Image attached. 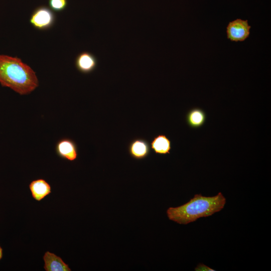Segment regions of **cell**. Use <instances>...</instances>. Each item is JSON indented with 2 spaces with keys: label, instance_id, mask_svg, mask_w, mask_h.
Instances as JSON below:
<instances>
[{
  "label": "cell",
  "instance_id": "1",
  "mask_svg": "<svg viewBox=\"0 0 271 271\" xmlns=\"http://www.w3.org/2000/svg\"><path fill=\"white\" fill-rule=\"evenodd\" d=\"M0 83L20 95L31 93L39 86L35 72L21 59L0 55Z\"/></svg>",
  "mask_w": 271,
  "mask_h": 271
},
{
  "label": "cell",
  "instance_id": "2",
  "mask_svg": "<svg viewBox=\"0 0 271 271\" xmlns=\"http://www.w3.org/2000/svg\"><path fill=\"white\" fill-rule=\"evenodd\" d=\"M225 203L226 199L221 192L212 197L196 194L186 203L169 208L167 214L170 220L180 224H187L221 211Z\"/></svg>",
  "mask_w": 271,
  "mask_h": 271
},
{
  "label": "cell",
  "instance_id": "3",
  "mask_svg": "<svg viewBox=\"0 0 271 271\" xmlns=\"http://www.w3.org/2000/svg\"><path fill=\"white\" fill-rule=\"evenodd\" d=\"M55 19V15L51 9L44 6H40L32 13L30 23L37 30H45L54 25Z\"/></svg>",
  "mask_w": 271,
  "mask_h": 271
},
{
  "label": "cell",
  "instance_id": "4",
  "mask_svg": "<svg viewBox=\"0 0 271 271\" xmlns=\"http://www.w3.org/2000/svg\"><path fill=\"white\" fill-rule=\"evenodd\" d=\"M250 28L247 20L236 19L228 23L226 27L227 38L233 42L244 41L249 37Z\"/></svg>",
  "mask_w": 271,
  "mask_h": 271
},
{
  "label": "cell",
  "instance_id": "5",
  "mask_svg": "<svg viewBox=\"0 0 271 271\" xmlns=\"http://www.w3.org/2000/svg\"><path fill=\"white\" fill-rule=\"evenodd\" d=\"M55 151L59 157L69 161H75L78 156L76 143L68 138H63L58 141L55 146Z\"/></svg>",
  "mask_w": 271,
  "mask_h": 271
},
{
  "label": "cell",
  "instance_id": "6",
  "mask_svg": "<svg viewBox=\"0 0 271 271\" xmlns=\"http://www.w3.org/2000/svg\"><path fill=\"white\" fill-rule=\"evenodd\" d=\"M128 151L132 158L136 160L144 159L150 153V144L144 139L136 138L129 143Z\"/></svg>",
  "mask_w": 271,
  "mask_h": 271
},
{
  "label": "cell",
  "instance_id": "7",
  "mask_svg": "<svg viewBox=\"0 0 271 271\" xmlns=\"http://www.w3.org/2000/svg\"><path fill=\"white\" fill-rule=\"evenodd\" d=\"M97 59L91 53L83 52L80 53L75 60L77 69L84 74L92 72L96 67Z\"/></svg>",
  "mask_w": 271,
  "mask_h": 271
},
{
  "label": "cell",
  "instance_id": "8",
  "mask_svg": "<svg viewBox=\"0 0 271 271\" xmlns=\"http://www.w3.org/2000/svg\"><path fill=\"white\" fill-rule=\"evenodd\" d=\"M44 268L46 271H71V269L62 259L55 254L46 251L43 257Z\"/></svg>",
  "mask_w": 271,
  "mask_h": 271
},
{
  "label": "cell",
  "instance_id": "9",
  "mask_svg": "<svg viewBox=\"0 0 271 271\" xmlns=\"http://www.w3.org/2000/svg\"><path fill=\"white\" fill-rule=\"evenodd\" d=\"M29 187L33 198L37 201H41L51 193L50 185L43 179L32 181Z\"/></svg>",
  "mask_w": 271,
  "mask_h": 271
},
{
  "label": "cell",
  "instance_id": "10",
  "mask_svg": "<svg viewBox=\"0 0 271 271\" xmlns=\"http://www.w3.org/2000/svg\"><path fill=\"white\" fill-rule=\"evenodd\" d=\"M207 118L206 113L202 109L195 107L191 109L186 114V121L191 128H198L202 126Z\"/></svg>",
  "mask_w": 271,
  "mask_h": 271
},
{
  "label": "cell",
  "instance_id": "11",
  "mask_svg": "<svg viewBox=\"0 0 271 271\" xmlns=\"http://www.w3.org/2000/svg\"><path fill=\"white\" fill-rule=\"evenodd\" d=\"M151 148L157 154L166 155L170 153L171 142L165 134H158L153 139Z\"/></svg>",
  "mask_w": 271,
  "mask_h": 271
},
{
  "label": "cell",
  "instance_id": "12",
  "mask_svg": "<svg viewBox=\"0 0 271 271\" xmlns=\"http://www.w3.org/2000/svg\"><path fill=\"white\" fill-rule=\"evenodd\" d=\"M67 4V0H48L49 7L56 12L64 11L66 8Z\"/></svg>",
  "mask_w": 271,
  "mask_h": 271
},
{
  "label": "cell",
  "instance_id": "13",
  "mask_svg": "<svg viewBox=\"0 0 271 271\" xmlns=\"http://www.w3.org/2000/svg\"><path fill=\"white\" fill-rule=\"evenodd\" d=\"M197 271H214V270L204 264L200 263L195 269Z\"/></svg>",
  "mask_w": 271,
  "mask_h": 271
},
{
  "label": "cell",
  "instance_id": "14",
  "mask_svg": "<svg viewBox=\"0 0 271 271\" xmlns=\"http://www.w3.org/2000/svg\"><path fill=\"white\" fill-rule=\"evenodd\" d=\"M3 256V248L0 245V260L2 258Z\"/></svg>",
  "mask_w": 271,
  "mask_h": 271
}]
</instances>
